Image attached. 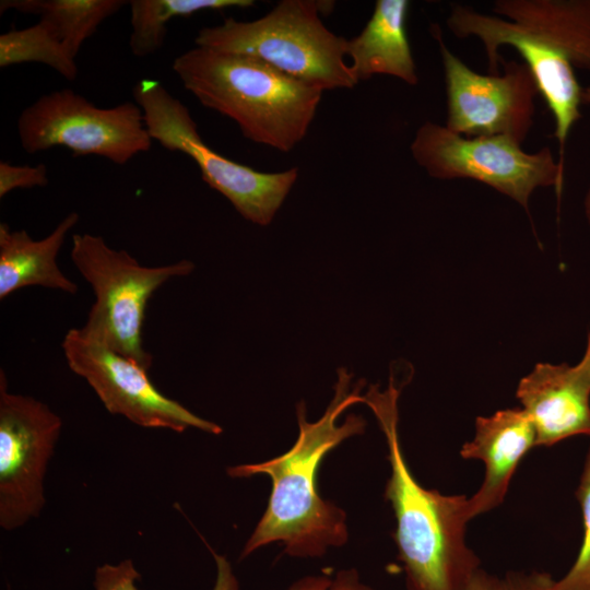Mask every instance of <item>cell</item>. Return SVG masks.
<instances>
[{
	"instance_id": "1",
	"label": "cell",
	"mask_w": 590,
	"mask_h": 590,
	"mask_svg": "<svg viewBox=\"0 0 590 590\" xmlns=\"http://www.w3.org/2000/svg\"><path fill=\"white\" fill-rule=\"evenodd\" d=\"M353 374L338 369L334 396L316 422L306 418V404H296L298 437L286 452L260 463H245L226 469L234 479L264 474L272 488L264 512L246 541L239 560L271 543H281L284 553L296 558H318L330 547L349 540L346 512L317 492V472L323 458L345 439L362 435L363 416L351 413L339 424L350 406L363 403L365 380L352 385Z\"/></svg>"
},
{
	"instance_id": "2",
	"label": "cell",
	"mask_w": 590,
	"mask_h": 590,
	"mask_svg": "<svg viewBox=\"0 0 590 590\" xmlns=\"http://www.w3.org/2000/svg\"><path fill=\"white\" fill-rule=\"evenodd\" d=\"M496 15L451 3L446 24L458 38L483 44L488 74H499L503 45L514 47L530 69L554 121L559 163L574 125L581 118L575 68L590 71V0H497Z\"/></svg>"
},
{
	"instance_id": "3",
	"label": "cell",
	"mask_w": 590,
	"mask_h": 590,
	"mask_svg": "<svg viewBox=\"0 0 590 590\" xmlns=\"http://www.w3.org/2000/svg\"><path fill=\"white\" fill-rule=\"evenodd\" d=\"M404 382L391 374L388 387L370 385L363 396L388 448L390 476L384 497L396 518V541L406 590H464L481 568L465 542L472 519L465 495H444L422 486L412 474L400 442L398 400Z\"/></svg>"
},
{
	"instance_id": "4",
	"label": "cell",
	"mask_w": 590,
	"mask_h": 590,
	"mask_svg": "<svg viewBox=\"0 0 590 590\" xmlns=\"http://www.w3.org/2000/svg\"><path fill=\"white\" fill-rule=\"evenodd\" d=\"M172 68L188 92L234 120L245 138L285 153L305 138L323 92L252 57L199 46Z\"/></svg>"
},
{
	"instance_id": "5",
	"label": "cell",
	"mask_w": 590,
	"mask_h": 590,
	"mask_svg": "<svg viewBox=\"0 0 590 590\" xmlns=\"http://www.w3.org/2000/svg\"><path fill=\"white\" fill-rule=\"evenodd\" d=\"M318 1L282 0L255 21L224 20L201 28L194 44L261 60L321 91L352 88L357 83L346 63L347 39L328 30Z\"/></svg>"
},
{
	"instance_id": "6",
	"label": "cell",
	"mask_w": 590,
	"mask_h": 590,
	"mask_svg": "<svg viewBox=\"0 0 590 590\" xmlns=\"http://www.w3.org/2000/svg\"><path fill=\"white\" fill-rule=\"evenodd\" d=\"M70 256L95 295L82 333L149 370L153 356L142 342L148 303L170 279L189 275L194 264L182 259L145 267L126 250L114 249L102 236L88 233L72 236Z\"/></svg>"
},
{
	"instance_id": "7",
	"label": "cell",
	"mask_w": 590,
	"mask_h": 590,
	"mask_svg": "<svg viewBox=\"0 0 590 590\" xmlns=\"http://www.w3.org/2000/svg\"><path fill=\"white\" fill-rule=\"evenodd\" d=\"M132 95L153 141L189 156L202 179L223 194L244 219L261 226L272 222L296 182L298 168L259 172L213 151L202 140L187 106L158 81H139Z\"/></svg>"
},
{
	"instance_id": "8",
	"label": "cell",
	"mask_w": 590,
	"mask_h": 590,
	"mask_svg": "<svg viewBox=\"0 0 590 590\" xmlns=\"http://www.w3.org/2000/svg\"><path fill=\"white\" fill-rule=\"evenodd\" d=\"M410 150L429 176L483 182L526 210L536 188L554 187L557 196L563 189L565 166L548 146L528 153L505 135L468 138L426 121L416 130Z\"/></svg>"
},
{
	"instance_id": "9",
	"label": "cell",
	"mask_w": 590,
	"mask_h": 590,
	"mask_svg": "<svg viewBox=\"0 0 590 590\" xmlns=\"http://www.w3.org/2000/svg\"><path fill=\"white\" fill-rule=\"evenodd\" d=\"M17 134L28 154L63 146L75 156L96 155L118 165L153 144L137 103L101 108L71 88L46 93L25 107Z\"/></svg>"
},
{
	"instance_id": "10",
	"label": "cell",
	"mask_w": 590,
	"mask_h": 590,
	"mask_svg": "<svg viewBox=\"0 0 590 590\" xmlns=\"http://www.w3.org/2000/svg\"><path fill=\"white\" fill-rule=\"evenodd\" d=\"M62 429L46 403L12 393L0 371V527L13 531L39 517L44 480Z\"/></svg>"
},
{
	"instance_id": "11",
	"label": "cell",
	"mask_w": 590,
	"mask_h": 590,
	"mask_svg": "<svg viewBox=\"0 0 590 590\" xmlns=\"http://www.w3.org/2000/svg\"><path fill=\"white\" fill-rule=\"evenodd\" d=\"M430 32L444 69L445 126L468 138L505 135L522 144L534 123L539 93L528 66L503 60V74L477 73L447 47L438 24Z\"/></svg>"
},
{
	"instance_id": "12",
	"label": "cell",
	"mask_w": 590,
	"mask_h": 590,
	"mask_svg": "<svg viewBox=\"0 0 590 590\" xmlns=\"http://www.w3.org/2000/svg\"><path fill=\"white\" fill-rule=\"evenodd\" d=\"M61 349L69 368L88 384L109 413L144 428L222 434L219 424L162 393L141 365L87 338L80 328L66 333Z\"/></svg>"
},
{
	"instance_id": "13",
	"label": "cell",
	"mask_w": 590,
	"mask_h": 590,
	"mask_svg": "<svg viewBox=\"0 0 590 590\" xmlns=\"http://www.w3.org/2000/svg\"><path fill=\"white\" fill-rule=\"evenodd\" d=\"M517 398L534 426L536 446L590 436V332L576 365L538 364L520 380Z\"/></svg>"
},
{
	"instance_id": "14",
	"label": "cell",
	"mask_w": 590,
	"mask_h": 590,
	"mask_svg": "<svg viewBox=\"0 0 590 590\" xmlns=\"http://www.w3.org/2000/svg\"><path fill=\"white\" fill-rule=\"evenodd\" d=\"M534 446L536 433L523 409L476 418L474 438L460 450L462 458L477 459L485 465L484 480L469 498L472 519L500 505L519 462Z\"/></svg>"
},
{
	"instance_id": "15",
	"label": "cell",
	"mask_w": 590,
	"mask_h": 590,
	"mask_svg": "<svg viewBox=\"0 0 590 590\" xmlns=\"http://www.w3.org/2000/svg\"><path fill=\"white\" fill-rule=\"evenodd\" d=\"M80 215L71 212L54 231L42 239H33L25 229L12 231L0 223V299L14 292L42 286L70 295L78 293V285L57 263L58 253Z\"/></svg>"
},
{
	"instance_id": "16",
	"label": "cell",
	"mask_w": 590,
	"mask_h": 590,
	"mask_svg": "<svg viewBox=\"0 0 590 590\" xmlns=\"http://www.w3.org/2000/svg\"><path fill=\"white\" fill-rule=\"evenodd\" d=\"M409 9L408 0H377L362 32L347 39L346 56L358 82L385 74L418 83L405 27Z\"/></svg>"
},
{
	"instance_id": "17",
	"label": "cell",
	"mask_w": 590,
	"mask_h": 590,
	"mask_svg": "<svg viewBox=\"0 0 590 590\" xmlns=\"http://www.w3.org/2000/svg\"><path fill=\"white\" fill-rule=\"evenodd\" d=\"M123 0H1L0 13L15 10L38 15L57 33L68 54L75 59L84 42L99 25L118 12Z\"/></svg>"
},
{
	"instance_id": "18",
	"label": "cell",
	"mask_w": 590,
	"mask_h": 590,
	"mask_svg": "<svg viewBox=\"0 0 590 590\" xmlns=\"http://www.w3.org/2000/svg\"><path fill=\"white\" fill-rule=\"evenodd\" d=\"M129 47L139 58L160 50L167 34V23L199 11L249 8L253 0H131Z\"/></svg>"
},
{
	"instance_id": "19",
	"label": "cell",
	"mask_w": 590,
	"mask_h": 590,
	"mask_svg": "<svg viewBox=\"0 0 590 590\" xmlns=\"http://www.w3.org/2000/svg\"><path fill=\"white\" fill-rule=\"evenodd\" d=\"M24 62L44 63L69 81L75 80L79 72L75 59L68 54L54 27L44 20L0 35V67Z\"/></svg>"
},
{
	"instance_id": "20",
	"label": "cell",
	"mask_w": 590,
	"mask_h": 590,
	"mask_svg": "<svg viewBox=\"0 0 590 590\" xmlns=\"http://www.w3.org/2000/svg\"><path fill=\"white\" fill-rule=\"evenodd\" d=\"M209 548L216 565L212 590H240L239 582L227 558L215 553L210 546ZM140 579L141 574L133 562L127 558L116 565L98 566L95 570L93 585L95 590H139L137 581Z\"/></svg>"
},
{
	"instance_id": "21",
	"label": "cell",
	"mask_w": 590,
	"mask_h": 590,
	"mask_svg": "<svg viewBox=\"0 0 590 590\" xmlns=\"http://www.w3.org/2000/svg\"><path fill=\"white\" fill-rule=\"evenodd\" d=\"M576 497L582 512L583 535L579 554L569 571L550 590H590V448L588 450Z\"/></svg>"
},
{
	"instance_id": "22",
	"label": "cell",
	"mask_w": 590,
	"mask_h": 590,
	"mask_svg": "<svg viewBox=\"0 0 590 590\" xmlns=\"http://www.w3.org/2000/svg\"><path fill=\"white\" fill-rule=\"evenodd\" d=\"M554 581L543 571H509L496 576L479 568L464 590H550Z\"/></svg>"
},
{
	"instance_id": "23",
	"label": "cell",
	"mask_w": 590,
	"mask_h": 590,
	"mask_svg": "<svg viewBox=\"0 0 590 590\" xmlns=\"http://www.w3.org/2000/svg\"><path fill=\"white\" fill-rule=\"evenodd\" d=\"M286 590H373L356 568H343L299 578Z\"/></svg>"
},
{
	"instance_id": "24",
	"label": "cell",
	"mask_w": 590,
	"mask_h": 590,
	"mask_svg": "<svg viewBox=\"0 0 590 590\" xmlns=\"http://www.w3.org/2000/svg\"><path fill=\"white\" fill-rule=\"evenodd\" d=\"M48 182V169L45 164L30 166L0 162V198L15 189L45 187Z\"/></svg>"
},
{
	"instance_id": "25",
	"label": "cell",
	"mask_w": 590,
	"mask_h": 590,
	"mask_svg": "<svg viewBox=\"0 0 590 590\" xmlns=\"http://www.w3.org/2000/svg\"><path fill=\"white\" fill-rule=\"evenodd\" d=\"M585 215L590 226V188L588 189L583 201Z\"/></svg>"
},
{
	"instance_id": "26",
	"label": "cell",
	"mask_w": 590,
	"mask_h": 590,
	"mask_svg": "<svg viewBox=\"0 0 590 590\" xmlns=\"http://www.w3.org/2000/svg\"><path fill=\"white\" fill-rule=\"evenodd\" d=\"M581 99H582V105L590 106V85L582 87Z\"/></svg>"
}]
</instances>
